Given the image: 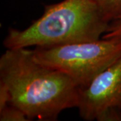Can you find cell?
Returning a JSON list of instances; mask_svg holds the SVG:
<instances>
[{
  "label": "cell",
  "mask_w": 121,
  "mask_h": 121,
  "mask_svg": "<svg viewBox=\"0 0 121 121\" xmlns=\"http://www.w3.org/2000/svg\"><path fill=\"white\" fill-rule=\"evenodd\" d=\"M77 108L83 120L97 121L108 110L121 111V56L80 88Z\"/></svg>",
  "instance_id": "obj_4"
},
{
  "label": "cell",
  "mask_w": 121,
  "mask_h": 121,
  "mask_svg": "<svg viewBox=\"0 0 121 121\" xmlns=\"http://www.w3.org/2000/svg\"><path fill=\"white\" fill-rule=\"evenodd\" d=\"M110 24L121 16V0H94Z\"/></svg>",
  "instance_id": "obj_5"
},
{
  "label": "cell",
  "mask_w": 121,
  "mask_h": 121,
  "mask_svg": "<svg viewBox=\"0 0 121 121\" xmlns=\"http://www.w3.org/2000/svg\"><path fill=\"white\" fill-rule=\"evenodd\" d=\"M32 51L36 61L67 75L83 88L121 56V39L102 38Z\"/></svg>",
  "instance_id": "obj_3"
},
{
  "label": "cell",
  "mask_w": 121,
  "mask_h": 121,
  "mask_svg": "<svg viewBox=\"0 0 121 121\" xmlns=\"http://www.w3.org/2000/svg\"><path fill=\"white\" fill-rule=\"evenodd\" d=\"M109 24L94 0H63L45 5L43 14L25 29L10 28L3 44L13 49L96 40Z\"/></svg>",
  "instance_id": "obj_2"
},
{
  "label": "cell",
  "mask_w": 121,
  "mask_h": 121,
  "mask_svg": "<svg viewBox=\"0 0 121 121\" xmlns=\"http://www.w3.org/2000/svg\"><path fill=\"white\" fill-rule=\"evenodd\" d=\"M102 38H117L121 39V16L110 22L108 30L102 36Z\"/></svg>",
  "instance_id": "obj_7"
},
{
  "label": "cell",
  "mask_w": 121,
  "mask_h": 121,
  "mask_svg": "<svg viewBox=\"0 0 121 121\" xmlns=\"http://www.w3.org/2000/svg\"><path fill=\"white\" fill-rule=\"evenodd\" d=\"M1 121H30L26 114L19 108L8 104L0 110Z\"/></svg>",
  "instance_id": "obj_6"
},
{
  "label": "cell",
  "mask_w": 121,
  "mask_h": 121,
  "mask_svg": "<svg viewBox=\"0 0 121 121\" xmlns=\"http://www.w3.org/2000/svg\"><path fill=\"white\" fill-rule=\"evenodd\" d=\"M0 85L9 104L30 121H56L62 111L78 107L80 88L67 75L36 61L28 48L6 49L1 55Z\"/></svg>",
  "instance_id": "obj_1"
}]
</instances>
